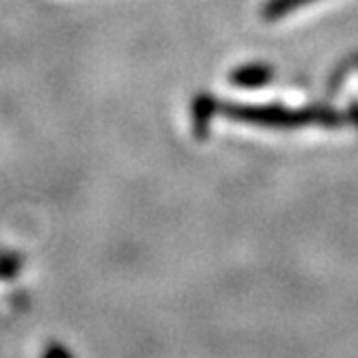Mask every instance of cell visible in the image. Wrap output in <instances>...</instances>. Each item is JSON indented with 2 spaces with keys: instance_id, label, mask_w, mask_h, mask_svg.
I'll return each instance as SVG.
<instances>
[{
  "instance_id": "1",
  "label": "cell",
  "mask_w": 358,
  "mask_h": 358,
  "mask_svg": "<svg viewBox=\"0 0 358 358\" xmlns=\"http://www.w3.org/2000/svg\"><path fill=\"white\" fill-rule=\"evenodd\" d=\"M244 119H250L262 125L276 127H298V125H337L341 117L335 110H283V108H255L244 110Z\"/></svg>"
},
{
  "instance_id": "2",
  "label": "cell",
  "mask_w": 358,
  "mask_h": 358,
  "mask_svg": "<svg viewBox=\"0 0 358 358\" xmlns=\"http://www.w3.org/2000/svg\"><path fill=\"white\" fill-rule=\"evenodd\" d=\"M306 3H313V0H272L266 13H268V17H280L289 11H296L298 7H302Z\"/></svg>"
},
{
  "instance_id": "3",
  "label": "cell",
  "mask_w": 358,
  "mask_h": 358,
  "mask_svg": "<svg viewBox=\"0 0 358 358\" xmlns=\"http://www.w3.org/2000/svg\"><path fill=\"white\" fill-rule=\"evenodd\" d=\"M270 71L266 67H250L248 71H242V83L244 85H262L268 80Z\"/></svg>"
}]
</instances>
